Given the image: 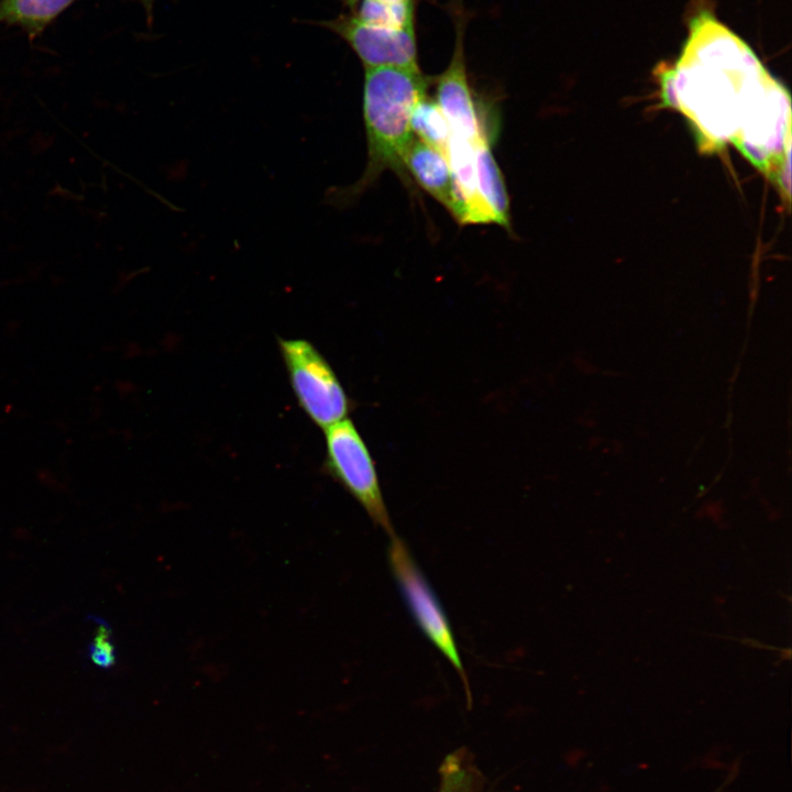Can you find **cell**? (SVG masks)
<instances>
[{
  "label": "cell",
  "mask_w": 792,
  "mask_h": 792,
  "mask_svg": "<svg viewBox=\"0 0 792 792\" xmlns=\"http://www.w3.org/2000/svg\"><path fill=\"white\" fill-rule=\"evenodd\" d=\"M688 30L676 61L656 69L660 97L686 117L701 147L712 152L734 144L757 114L789 91L711 10L694 14Z\"/></svg>",
  "instance_id": "1"
},
{
  "label": "cell",
  "mask_w": 792,
  "mask_h": 792,
  "mask_svg": "<svg viewBox=\"0 0 792 792\" xmlns=\"http://www.w3.org/2000/svg\"><path fill=\"white\" fill-rule=\"evenodd\" d=\"M427 79L419 67L365 69L363 119L367 141V164L353 185L328 193L330 202L345 205L371 186L385 170H393L406 185V152L414 140L411 113L426 96Z\"/></svg>",
  "instance_id": "2"
},
{
  "label": "cell",
  "mask_w": 792,
  "mask_h": 792,
  "mask_svg": "<svg viewBox=\"0 0 792 792\" xmlns=\"http://www.w3.org/2000/svg\"><path fill=\"white\" fill-rule=\"evenodd\" d=\"M280 353L295 397L307 416L326 429L346 418L351 400L334 371L304 339H278Z\"/></svg>",
  "instance_id": "3"
},
{
  "label": "cell",
  "mask_w": 792,
  "mask_h": 792,
  "mask_svg": "<svg viewBox=\"0 0 792 792\" xmlns=\"http://www.w3.org/2000/svg\"><path fill=\"white\" fill-rule=\"evenodd\" d=\"M324 430L327 473L362 505L373 522L389 538L395 536L375 463L355 425L344 418Z\"/></svg>",
  "instance_id": "4"
},
{
  "label": "cell",
  "mask_w": 792,
  "mask_h": 792,
  "mask_svg": "<svg viewBox=\"0 0 792 792\" xmlns=\"http://www.w3.org/2000/svg\"><path fill=\"white\" fill-rule=\"evenodd\" d=\"M387 560L418 627L455 669L470 696L468 675L447 615L406 543L397 535L391 537Z\"/></svg>",
  "instance_id": "5"
},
{
  "label": "cell",
  "mask_w": 792,
  "mask_h": 792,
  "mask_svg": "<svg viewBox=\"0 0 792 792\" xmlns=\"http://www.w3.org/2000/svg\"><path fill=\"white\" fill-rule=\"evenodd\" d=\"M324 25L342 37L365 69L419 67L415 28L393 29L365 23L354 14L341 15Z\"/></svg>",
  "instance_id": "6"
},
{
  "label": "cell",
  "mask_w": 792,
  "mask_h": 792,
  "mask_svg": "<svg viewBox=\"0 0 792 792\" xmlns=\"http://www.w3.org/2000/svg\"><path fill=\"white\" fill-rule=\"evenodd\" d=\"M464 16H455V42L448 67L437 79L436 102L451 130V135L477 145L488 139L482 124L466 73L464 54Z\"/></svg>",
  "instance_id": "7"
},
{
  "label": "cell",
  "mask_w": 792,
  "mask_h": 792,
  "mask_svg": "<svg viewBox=\"0 0 792 792\" xmlns=\"http://www.w3.org/2000/svg\"><path fill=\"white\" fill-rule=\"evenodd\" d=\"M404 166L408 176L455 217L452 175L447 158L440 152L414 138Z\"/></svg>",
  "instance_id": "8"
},
{
  "label": "cell",
  "mask_w": 792,
  "mask_h": 792,
  "mask_svg": "<svg viewBox=\"0 0 792 792\" xmlns=\"http://www.w3.org/2000/svg\"><path fill=\"white\" fill-rule=\"evenodd\" d=\"M475 169L477 190L492 223L506 229L510 226L509 198L502 172L491 151L490 139L476 145Z\"/></svg>",
  "instance_id": "9"
},
{
  "label": "cell",
  "mask_w": 792,
  "mask_h": 792,
  "mask_svg": "<svg viewBox=\"0 0 792 792\" xmlns=\"http://www.w3.org/2000/svg\"><path fill=\"white\" fill-rule=\"evenodd\" d=\"M75 0H0V23L36 36Z\"/></svg>",
  "instance_id": "10"
},
{
  "label": "cell",
  "mask_w": 792,
  "mask_h": 792,
  "mask_svg": "<svg viewBox=\"0 0 792 792\" xmlns=\"http://www.w3.org/2000/svg\"><path fill=\"white\" fill-rule=\"evenodd\" d=\"M410 124L416 139L446 157L451 130L436 100L424 96L413 110Z\"/></svg>",
  "instance_id": "11"
},
{
  "label": "cell",
  "mask_w": 792,
  "mask_h": 792,
  "mask_svg": "<svg viewBox=\"0 0 792 792\" xmlns=\"http://www.w3.org/2000/svg\"><path fill=\"white\" fill-rule=\"evenodd\" d=\"M354 15L361 21L385 28H415L414 2L387 4L376 0H360Z\"/></svg>",
  "instance_id": "12"
},
{
  "label": "cell",
  "mask_w": 792,
  "mask_h": 792,
  "mask_svg": "<svg viewBox=\"0 0 792 792\" xmlns=\"http://www.w3.org/2000/svg\"><path fill=\"white\" fill-rule=\"evenodd\" d=\"M89 657L101 669H109L116 664V648L111 640L110 629L105 624L97 628L89 646Z\"/></svg>",
  "instance_id": "13"
},
{
  "label": "cell",
  "mask_w": 792,
  "mask_h": 792,
  "mask_svg": "<svg viewBox=\"0 0 792 792\" xmlns=\"http://www.w3.org/2000/svg\"><path fill=\"white\" fill-rule=\"evenodd\" d=\"M458 766L457 758L452 756L442 765V780L439 792H459L463 783V773Z\"/></svg>",
  "instance_id": "14"
},
{
  "label": "cell",
  "mask_w": 792,
  "mask_h": 792,
  "mask_svg": "<svg viewBox=\"0 0 792 792\" xmlns=\"http://www.w3.org/2000/svg\"><path fill=\"white\" fill-rule=\"evenodd\" d=\"M376 1L382 2V3H387V4H399V3L414 2V0H376Z\"/></svg>",
  "instance_id": "15"
},
{
  "label": "cell",
  "mask_w": 792,
  "mask_h": 792,
  "mask_svg": "<svg viewBox=\"0 0 792 792\" xmlns=\"http://www.w3.org/2000/svg\"><path fill=\"white\" fill-rule=\"evenodd\" d=\"M139 1L144 6L145 10L150 14L155 0H139Z\"/></svg>",
  "instance_id": "16"
},
{
  "label": "cell",
  "mask_w": 792,
  "mask_h": 792,
  "mask_svg": "<svg viewBox=\"0 0 792 792\" xmlns=\"http://www.w3.org/2000/svg\"><path fill=\"white\" fill-rule=\"evenodd\" d=\"M359 1H360V0H343V2H344L346 6L352 7V9H353L354 7H356V4H358Z\"/></svg>",
  "instance_id": "17"
}]
</instances>
